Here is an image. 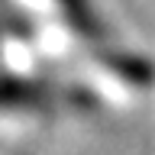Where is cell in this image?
I'll use <instances>...</instances> for the list:
<instances>
[{"mask_svg": "<svg viewBox=\"0 0 155 155\" xmlns=\"http://www.w3.org/2000/svg\"><path fill=\"white\" fill-rule=\"evenodd\" d=\"M58 3L68 13V19L74 23V29H81L84 36H94L97 32V23H94V13L87 7V0H58Z\"/></svg>", "mask_w": 155, "mask_h": 155, "instance_id": "cell-1", "label": "cell"}]
</instances>
